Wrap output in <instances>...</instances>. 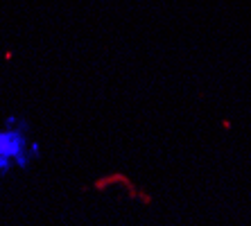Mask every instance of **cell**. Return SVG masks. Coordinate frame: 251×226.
Wrapping results in <instances>:
<instances>
[{
    "label": "cell",
    "mask_w": 251,
    "mask_h": 226,
    "mask_svg": "<svg viewBox=\"0 0 251 226\" xmlns=\"http://www.w3.org/2000/svg\"><path fill=\"white\" fill-rule=\"evenodd\" d=\"M32 151H36V147H32V143L18 125L14 122L0 125V172L27 165Z\"/></svg>",
    "instance_id": "6da1fadb"
}]
</instances>
